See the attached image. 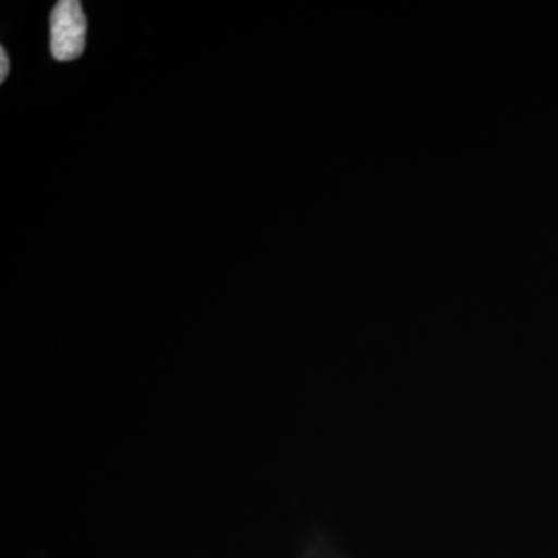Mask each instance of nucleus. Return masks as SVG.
Wrapping results in <instances>:
<instances>
[{"mask_svg": "<svg viewBox=\"0 0 558 558\" xmlns=\"http://www.w3.org/2000/svg\"><path fill=\"white\" fill-rule=\"evenodd\" d=\"M10 62L5 49H0V81H5L9 75Z\"/></svg>", "mask_w": 558, "mask_h": 558, "instance_id": "f03ea898", "label": "nucleus"}, {"mask_svg": "<svg viewBox=\"0 0 558 558\" xmlns=\"http://www.w3.org/2000/svg\"><path fill=\"white\" fill-rule=\"evenodd\" d=\"M51 54L54 60H76L86 49L87 20L76 0H61L51 13Z\"/></svg>", "mask_w": 558, "mask_h": 558, "instance_id": "f257e3e1", "label": "nucleus"}]
</instances>
